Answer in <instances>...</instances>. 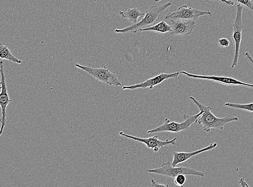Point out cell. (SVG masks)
Masks as SVG:
<instances>
[{
  "mask_svg": "<svg viewBox=\"0 0 253 187\" xmlns=\"http://www.w3.org/2000/svg\"><path fill=\"white\" fill-rule=\"evenodd\" d=\"M0 72H1V94H0V105H1V107L2 114V117L1 118V129L0 135L1 136L3 132V129L5 126H6L7 124L6 109L9 104L12 101L11 100H10L8 93V89L7 87V83L6 81V75H5L4 72L3 61L0 62Z\"/></svg>",
  "mask_w": 253,
  "mask_h": 187,
  "instance_id": "cell-10",
  "label": "cell"
},
{
  "mask_svg": "<svg viewBox=\"0 0 253 187\" xmlns=\"http://www.w3.org/2000/svg\"><path fill=\"white\" fill-rule=\"evenodd\" d=\"M239 183L241 187H250V185L247 183V182L245 180V176H243V177L240 179Z\"/></svg>",
  "mask_w": 253,
  "mask_h": 187,
  "instance_id": "cell-22",
  "label": "cell"
},
{
  "mask_svg": "<svg viewBox=\"0 0 253 187\" xmlns=\"http://www.w3.org/2000/svg\"><path fill=\"white\" fill-rule=\"evenodd\" d=\"M171 22L172 31L169 36L190 35L197 25V23L193 20L182 19L169 20Z\"/></svg>",
  "mask_w": 253,
  "mask_h": 187,
  "instance_id": "cell-12",
  "label": "cell"
},
{
  "mask_svg": "<svg viewBox=\"0 0 253 187\" xmlns=\"http://www.w3.org/2000/svg\"><path fill=\"white\" fill-rule=\"evenodd\" d=\"M140 32H146V31H152L158 33L165 34L168 32H171V25H169L165 20L162 21L159 23L150 26L146 28H143L139 30Z\"/></svg>",
  "mask_w": 253,
  "mask_h": 187,
  "instance_id": "cell-15",
  "label": "cell"
},
{
  "mask_svg": "<svg viewBox=\"0 0 253 187\" xmlns=\"http://www.w3.org/2000/svg\"><path fill=\"white\" fill-rule=\"evenodd\" d=\"M119 134L122 137L135 140V141L139 143H143L146 145L148 149H152L156 152H158L160 149L168 146V145H175L177 144V138H174L172 140L168 139L165 141H163V140L158 139V136L143 138L133 136L123 131H121Z\"/></svg>",
  "mask_w": 253,
  "mask_h": 187,
  "instance_id": "cell-8",
  "label": "cell"
},
{
  "mask_svg": "<svg viewBox=\"0 0 253 187\" xmlns=\"http://www.w3.org/2000/svg\"><path fill=\"white\" fill-rule=\"evenodd\" d=\"M171 6H172L171 2H168L159 6L154 5V6L148 8V11L145 14L144 17L140 21L125 28L117 29L115 30V32L122 34L136 33L141 29L150 27L151 25L156 23L160 17L165 12V10Z\"/></svg>",
  "mask_w": 253,
  "mask_h": 187,
  "instance_id": "cell-2",
  "label": "cell"
},
{
  "mask_svg": "<svg viewBox=\"0 0 253 187\" xmlns=\"http://www.w3.org/2000/svg\"><path fill=\"white\" fill-rule=\"evenodd\" d=\"M75 66L87 72L95 79L105 84L115 86H121L122 83L116 75L112 73L106 67H92L77 63Z\"/></svg>",
  "mask_w": 253,
  "mask_h": 187,
  "instance_id": "cell-5",
  "label": "cell"
},
{
  "mask_svg": "<svg viewBox=\"0 0 253 187\" xmlns=\"http://www.w3.org/2000/svg\"><path fill=\"white\" fill-rule=\"evenodd\" d=\"M233 1L243 5L253 12V1L252 0H233Z\"/></svg>",
  "mask_w": 253,
  "mask_h": 187,
  "instance_id": "cell-19",
  "label": "cell"
},
{
  "mask_svg": "<svg viewBox=\"0 0 253 187\" xmlns=\"http://www.w3.org/2000/svg\"><path fill=\"white\" fill-rule=\"evenodd\" d=\"M180 74L179 72H173L171 74L162 73L151 78L146 81L139 83V84L131 85L124 86L123 90H135L138 89H153L155 86L161 84L164 81L171 79H176Z\"/></svg>",
  "mask_w": 253,
  "mask_h": 187,
  "instance_id": "cell-11",
  "label": "cell"
},
{
  "mask_svg": "<svg viewBox=\"0 0 253 187\" xmlns=\"http://www.w3.org/2000/svg\"><path fill=\"white\" fill-rule=\"evenodd\" d=\"M212 15L213 12L210 10L206 11V10L189 7L187 5H183L179 7L176 11L168 13L164 19L165 20L182 19L195 21L205 15H210L211 17Z\"/></svg>",
  "mask_w": 253,
  "mask_h": 187,
  "instance_id": "cell-7",
  "label": "cell"
},
{
  "mask_svg": "<svg viewBox=\"0 0 253 187\" xmlns=\"http://www.w3.org/2000/svg\"><path fill=\"white\" fill-rule=\"evenodd\" d=\"M97 1V0H94V1Z\"/></svg>",
  "mask_w": 253,
  "mask_h": 187,
  "instance_id": "cell-25",
  "label": "cell"
},
{
  "mask_svg": "<svg viewBox=\"0 0 253 187\" xmlns=\"http://www.w3.org/2000/svg\"><path fill=\"white\" fill-rule=\"evenodd\" d=\"M119 14L122 19H126L133 24L138 23V18L141 17H144L145 14H146L142 13L137 8L128 9L127 11H120Z\"/></svg>",
  "mask_w": 253,
  "mask_h": 187,
  "instance_id": "cell-14",
  "label": "cell"
},
{
  "mask_svg": "<svg viewBox=\"0 0 253 187\" xmlns=\"http://www.w3.org/2000/svg\"><path fill=\"white\" fill-rule=\"evenodd\" d=\"M218 43L223 47H228L230 45V41L226 38H221L218 40Z\"/></svg>",
  "mask_w": 253,
  "mask_h": 187,
  "instance_id": "cell-20",
  "label": "cell"
},
{
  "mask_svg": "<svg viewBox=\"0 0 253 187\" xmlns=\"http://www.w3.org/2000/svg\"><path fill=\"white\" fill-rule=\"evenodd\" d=\"M225 105L239 110H245L249 112H253V102L249 104H236L231 103H226Z\"/></svg>",
  "mask_w": 253,
  "mask_h": 187,
  "instance_id": "cell-17",
  "label": "cell"
},
{
  "mask_svg": "<svg viewBox=\"0 0 253 187\" xmlns=\"http://www.w3.org/2000/svg\"><path fill=\"white\" fill-rule=\"evenodd\" d=\"M147 171L148 173L169 176L173 178L180 174L198 176L201 178H204L205 176L202 171L189 167H177V166H173L169 162L163 163L161 167L148 169Z\"/></svg>",
  "mask_w": 253,
  "mask_h": 187,
  "instance_id": "cell-4",
  "label": "cell"
},
{
  "mask_svg": "<svg viewBox=\"0 0 253 187\" xmlns=\"http://www.w3.org/2000/svg\"><path fill=\"white\" fill-rule=\"evenodd\" d=\"M182 74L188 76V77L193 78V79H200L204 80H208L213 81L219 84L225 85L232 86H244L253 88V84H249V83H244L238 80L234 79V78L225 76H216L203 75H195L189 73L187 71L183 70Z\"/></svg>",
  "mask_w": 253,
  "mask_h": 187,
  "instance_id": "cell-9",
  "label": "cell"
},
{
  "mask_svg": "<svg viewBox=\"0 0 253 187\" xmlns=\"http://www.w3.org/2000/svg\"><path fill=\"white\" fill-rule=\"evenodd\" d=\"M245 55L247 58L251 61V63L253 65V58L251 54L249 53H248V52H246Z\"/></svg>",
  "mask_w": 253,
  "mask_h": 187,
  "instance_id": "cell-24",
  "label": "cell"
},
{
  "mask_svg": "<svg viewBox=\"0 0 253 187\" xmlns=\"http://www.w3.org/2000/svg\"><path fill=\"white\" fill-rule=\"evenodd\" d=\"M186 181H187V178L184 174L178 175L174 178L175 185L180 187H184Z\"/></svg>",
  "mask_w": 253,
  "mask_h": 187,
  "instance_id": "cell-18",
  "label": "cell"
},
{
  "mask_svg": "<svg viewBox=\"0 0 253 187\" xmlns=\"http://www.w3.org/2000/svg\"><path fill=\"white\" fill-rule=\"evenodd\" d=\"M218 146V143H215L211 144L209 146L201 148L200 149L195 150V151L191 152H174L173 153V161L172 165L173 166H177L178 165L187 162L188 160L194 157V156L198 155L200 153H204L209 150L213 149Z\"/></svg>",
  "mask_w": 253,
  "mask_h": 187,
  "instance_id": "cell-13",
  "label": "cell"
},
{
  "mask_svg": "<svg viewBox=\"0 0 253 187\" xmlns=\"http://www.w3.org/2000/svg\"><path fill=\"white\" fill-rule=\"evenodd\" d=\"M243 5L240 3L237 5L236 19L233 25V39L235 43V53L233 63H232L231 67L232 69H233L238 64L242 32L245 29V25L243 22H242V12H243Z\"/></svg>",
  "mask_w": 253,
  "mask_h": 187,
  "instance_id": "cell-6",
  "label": "cell"
},
{
  "mask_svg": "<svg viewBox=\"0 0 253 187\" xmlns=\"http://www.w3.org/2000/svg\"><path fill=\"white\" fill-rule=\"evenodd\" d=\"M203 111L194 115L190 116L184 113L183 118L184 121L181 123L171 121L169 118H166L165 123L162 125L148 131V133L152 134L159 132H168L171 133H179L181 131L187 130L192 125L197 123L198 118L202 114Z\"/></svg>",
  "mask_w": 253,
  "mask_h": 187,
  "instance_id": "cell-3",
  "label": "cell"
},
{
  "mask_svg": "<svg viewBox=\"0 0 253 187\" xmlns=\"http://www.w3.org/2000/svg\"><path fill=\"white\" fill-rule=\"evenodd\" d=\"M190 98L194 104L198 106L200 111H203L197 123L202 126L206 132H210L212 128L218 129L220 131H223L227 124L238 122L239 120L238 117L232 115L231 114L223 118L217 117L211 111L212 106H205L193 96H190Z\"/></svg>",
  "mask_w": 253,
  "mask_h": 187,
  "instance_id": "cell-1",
  "label": "cell"
},
{
  "mask_svg": "<svg viewBox=\"0 0 253 187\" xmlns=\"http://www.w3.org/2000/svg\"><path fill=\"white\" fill-rule=\"evenodd\" d=\"M151 185L153 187H168L169 185L168 184H159L158 182H157L156 180H154L153 179L151 180Z\"/></svg>",
  "mask_w": 253,
  "mask_h": 187,
  "instance_id": "cell-21",
  "label": "cell"
},
{
  "mask_svg": "<svg viewBox=\"0 0 253 187\" xmlns=\"http://www.w3.org/2000/svg\"><path fill=\"white\" fill-rule=\"evenodd\" d=\"M218 1L224 2L227 4V5H229V6H234V2L233 1H231V0H218Z\"/></svg>",
  "mask_w": 253,
  "mask_h": 187,
  "instance_id": "cell-23",
  "label": "cell"
},
{
  "mask_svg": "<svg viewBox=\"0 0 253 187\" xmlns=\"http://www.w3.org/2000/svg\"><path fill=\"white\" fill-rule=\"evenodd\" d=\"M0 58L2 60H6L13 63L17 64H21L22 61L14 56L12 52L6 45L0 43Z\"/></svg>",
  "mask_w": 253,
  "mask_h": 187,
  "instance_id": "cell-16",
  "label": "cell"
}]
</instances>
